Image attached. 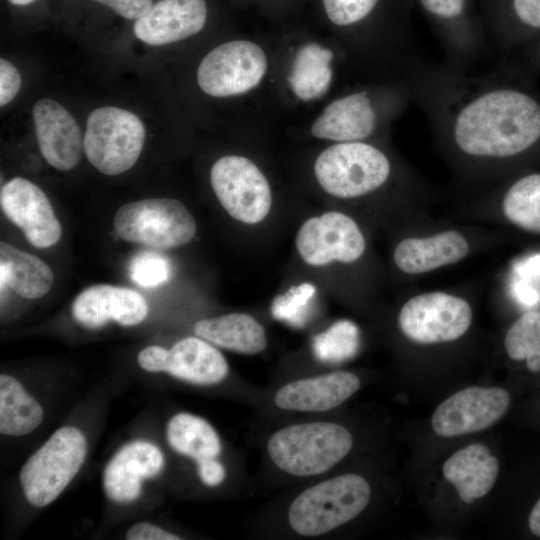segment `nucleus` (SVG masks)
<instances>
[{"instance_id":"nucleus-27","label":"nucleus","mask_w":540,"mask_h":540,"mask_svg":"<svg viewBox=\"0 0 540 540\" xmlns=\"http://www.w3.org/2000/svg\"><path fill=\"white\" fill-rule=\"evenodd\" d=\"M334 53L316 43L302 46L297 52L288 82L294 94L308 101L322 97L329 89L333 70Z\"/></svg>"},{"instance_id":"nucleus-22","label":"nucleus","mask_w":540,"mask_h":540,"mask_svg":"<svg viewBox=\"0 0 540 540\" xmlns=\"http://www.w3.org/2000/svg\"><path fill=\"white\" fill-rule=\"evenodd\" d=\"M491 217L540 235V173H530L500 187L493 186L478 203Z\"/></svg>"},{"instance_id":"nucleus-21","label":"nucleus","mask_w":540,"mask_h":540,"mask_svg":"<svg viewBox=\"0 0 540 540\" xmlns=\"http://www.w3.org/2000/svg\"><path fill=\"white\" fill-rule=\"evenodd\" d=\"M164 466V456L153 443L130 442L119 449L103 471L106 496L116 503H130L139 498L142 481L158 475Z\"/></svg>"},{"instance_id":"nucleus-26","label":"nucleus","mask_w":540,"mask_h":540,"mask_svg":"<svg viewBox=\"0 0 540 540\" xmlns=\"http://www.w3.org/2000/svg\"><path fill=\"white\" fill-rule=\"evenodd\" d=\"M53 280L52 270L43 260L7 242L0 243L1 291L7 285L23 298L37 299L50 291Z\"/></svg>"},{"instance_id":"nucleus-18","label":"nucleus","mask_w":540,"mask_h":540,"mask_svg":"<svg viewBox=\"0 0 540 540\" xmlns=\"http://www.w3.org/2000/svg\"><path fill=\"white\" fill-rule=\"evenodd\" d=\"M33 121L46 162L60 171L76 167L84 147L81 130L72 114L56 101L45 98L35 103Z\"/></svg>"},{"instance_id":"nucleus-5","label":"nucleus","mask_w":540,"mask_h":540,"mask_svg":"<svg viewBox=\"0 0 540 540\" xmlns=\"http://www.w3.org/2000/svg\"><path fill=\"white\" fill-rule=\"evenodd\" d=\"M86 454L87 441L79 429H57L21 468L19 479L27 501L39 508L51 504L79 472Z\"/></svg>"},{"instance_id":"nucleus-35","label":"nucleus","mask_w":540,"mask_h":540,"mask_svg":"<svg viewBox=\"0 0 540 540\" xmlns=\"http://www.w3.org/2000/svg\"><path fill=\"white\" fill-rule=\"evenodd\" d=\"M115 15L135 21L143 16L152 6L154 0H88Z\"/></svg>"},{"instance_id":"nucleus-2","label":"nucleus","mask_w":540,"mask_h":540,"mask_svg":"<svg viewBox=\"0 0 540 540\" xmlns=\"http://www.w3.org/2000/svg\"><path fill=\"white\" fill-rule=\"evenodd\" d=\"M409 172H400L390 155L369 141L337 142L323 150L314 164L321 188L341 199L369 196L390 184L395 176Z\"/></svg>"},{"instance_id":"nucleus-8","label":"nucleus","mask_w":540,"mask_h":540,"mask_svg":"<svg viewBox=\"0 0 540 540\" xmlns=\"http://www.w3.org/2000/svg\"><path fill=\"white\" fill-rule=\"evenodd\" d=\"M145 137V127L134 113L118 107H101L88 116L84 152L101 173L119 175L137 162Z\"/></svg>"},{"instance_id":"nucleus-4","label":"nucleus","mask_w":540,"mask_h":540,"mask_svg":"<svg viewBox=\"0 0 540 540\" xmlns=\"http://www.w3.org/2000/svg\"><path fill=\"white\" fill-rule=\"evenodd\" d=\"M371 495L365 478L344 474L305 489L288 511L291 528L303 536L325 534L355 518Z\"/></svg>"},{"instance_id":"nucleus-10","label":"nucleus","mask_w":540,"mask_h":540,"mask_svg":"<svg viewBox=\"0 0 540 540\" xmlns=\"http://www.w3.org/2000/svg\"><path fill=\"white\" fill-rule=\"evenodd\" d=\"M210 182L218 201L235 220L257 224L269 214L270 185L250 159L239 155L219 158L211 168Z\"/></svg>"},{"instance_id":"nucleus-30","label":"nucleus","mask_w":540,"mask_h":540,"mask_svg":"<svg viewBox=\"0 0 540 540\" xmlns=\"http://www.w3.org/2000/svg\"><path fill=\"white\" fill-rule=\"evenodd\" d=\"M503 345L508 357L525 361L528 370L540 372V310H529L509 327Z\"/></svg>"},{"instance_id":"nucleus-29","label":"nucleus","mask_w":540,"mask_h":540,"mask_svg":"<svg viewBox=\"0 0 540 540\" xmlns=\"http://www.w3.org/2000/svg\"><path fill=\"white\" fill-rule=\"evenodd\" d=\"M166 438L174 451L197 462L216 458L221 452L216 430L203 418L190 413L176 414L168 421Z\"/></svg>"},{"instance_id":"nucleus-16","label":"nucleus","mask_w":540,"mask_h":540,"mask_svg":"<svg viewBox=\"0 0 540 540\" xmlns=\"http://www.w3.org/2000/svg\"><path fill=\"white\" fill-rule=\"evenodd\" d=\"M510 405L508 392L499 387L471 386L444 400L434 411L431 425L442 437L485 430L500 420Z\"/></svg>"},{"instance_id":"nucleus-15","label":"nucleus","mask_w":540,"mask_h":540,"mask_svg":"<svg viewBox=\"0 0 540 540\" xmlns=\"http://www.w3.org/2000/svg\"><path fill=\"white\" fill-rule=\"evenodd\" d=\"M406 105L379 106L374 93L359 90L329 103L311 127L319 139L335 142L369 141L383 126L385 111L400 113Z\"/></svg>"},{"instance_id":"nucleus-34","label":"nucleus","mask_w":540,"mask_h":540,"mask_svg":"<svg viewBox=\"0 0 540 540\" xmlns=\"http://www.w3.org/2000/svg\"><path fill=\"white\" fill-rule=\"evenodd\" d=\"M130 277L136 284L150 288L166 282L170 275L168 260L157 253L143 251L135 255L130 263Z\"/></svg>"},{"instance_id":"nucleus-25","label":"nucleus","mask_w":540,"mask_h":540,"mask_svg":"<svg viewBox=\"0 0 540 540\" xmlns=\"http://www.w3.org/2000/svg\"><path fill=\"white\" fill-rule=\"evenodd\" d=\"M197 336L213 345L242 354H256L267 345L263 326L246 313L203 319L194 325Z\"/></svg>"},{"instance_id":"nucleus-14","label":"nucleus","mask_w":540,"mask_h":540,"mask_svg":"<svg viewBox=\"0 0 540 540\" xmlns=\"http://www.w3.org/2000/svg\"><path fill=\"white\" fill-rule=\"evenodd\" d=\"M137 361L145 371L166 372L197 385L219 383L229 371L221 352L199 336L183 338L170 349L147 346L139 352Z\"/></svg>"},{"instance_id":"nucleus-38","label":"nucleus","mask_w":540,"mask_h":540,"mask_svg":"<svg viewBox=\"0 0 540 540\" xmlns=\"http://www.w3.org/2000/svg\"><path fill=\"white\" fill-rule=\"evenodd\" d=\"M128 540H179L180 537L149 522H138L126 532Z\"/></svg>"},{"instance_id":"nucleus-9","label":"nucleus","mask_w":540,"mask_h":540,"mask_svg":"<svg viewBox=\"0 0 540 540\" xmlns=\"http://www.w3.org/2000/svg\"><path fill=\"white\" fill-rule=\"evenodd\" d=\"M440 41L445 63L468 70L492 52L471 0H416Z\"/></svg>"},{"instance_id":"nucleus-23","label":"nucleus","mask_w":540,"mask_h":540,"mask_svg":"<svg viewBox=\"0 0 540 540\" xmlns=\"http://www.w3.org/2000/svg\"><path fill=\"white\" fill-rule=\"evenodd\" d=\"M360 387L359 378L347 371L296 380L285 384L275 395L282 409L320 412L333 409L351 397Z\"/></svg>"},{"instance_id":"nucleus-41","label":"nucleus","mask_w":540,"mask_h":540,"mask_svg":"<svg viewBox=\"0 0 540 540\" xmlns=\"http://www.w3.org/2000/svg\"><path fill=\"white\" fill-rule=\"evenodd\" d=\"M12 7L27 8L35 4L38 0H6Z\"/></svg>"},{"instance_id":"nucleus-6","label":"nucleus","mask_w":540,"mask_h":540,"mask_svg":"<svg viewBox=\"0 0 540 540\" xmlns=\"http://www.w3.org/2000/svg\"><path fill=\"white\" fill-rule=\"evenodd\" d=\"M113 227L124 241L161 250L189 243L197 230L190 211L172 198H148L124 204L116 211Z\"/></svg>"},{"instance_id":"nucleus-17","label":"nucleus","mask_w":540,"mask_h":540,"mask_svg":"<svg viewBox=\"0 0 540 540\" xmlns=\"http://www.w3.org/2000/svg\"><path fill=\"white\" fill-rule=\"evenodd\" d=\"M0 204L32 246L49 248L59 241L60 222L46 194L33 182L22 177L7 181L1 187Z\"/></svg>"},{"instance_id":"nucleus-31","label":"nucleus","mask_w":540,"mask_h":540,"mask_svg":"<svg viewBox=\"0 0 540 540\" xmlns=\"http://www.w3.org/2000/svg\"><path fill=\"white\" fill-rule=\"evenodd\" d=\"M358 346V330L350 321L342 320L316 335L312 348L322 362L338 363L352 357Z\"/></svg>"},{"instance_id":"nucleus-11","label":"nucleus","mask_w":540,"mask_h":540,"mask_svg":"<svg viewBox=\"0 0 540 540\" xmlns=\"http://www.w3.org/2000/svg\"><path fill=\"white\" fill-rule=\"evenodd\" d=\"M268 61L264 50L249 40H233L211 50L197 69L201 90L213 97L247 93L264 78Z\"/></svg>"},{"instance_id":"nucleus-32","label":"nucleus","mask_w":540,"mask_h":540,"mask_svg":"<svg viewBox=\"0 0 540 540\" xmlns=\"http://www.w3.org/2000/svg\"><path fill=\"white\" fill-rule=\"evenodd\" d=\"M315 293L316 287L308 282L291 287L273 299L272 316L290 325L302 326L307 319L309 302Z\"/></svg>"},{"instance_id":"nucleus-1","label":"nucleus","mask_w":540,"mask_h":540,"mask_svg":"<svg viewBox=\"0 0 540 540\" xmlns=\"http://www.w3.org/2000/svg\"><path fill=\"white\" fill-rule=\"evenodd\" d=\"M467 71L417 56L401 73L454 180L491 188L509 164L540 142V102L507 81L501 67Z\"/></svg>"},{"instance_id":"nucleus-36","label":"nucleus","mask_w":540,"mask_h":540,"mask_svg":"<svg viewBox=\"0 0 540 540\" xmlns=\"http://www.w3.org/2000/svg\"><path fill=\"white\" fill-rule=\"evenodd\" d=\"M511 17L519 25L540 30V0H508Z\"/></svg>"},{"instance_id":"nucleus-33","label":"nucleus","mask_w":540,"mask_h":540,"mask_svg":"<svg viewBox=\"0 0 540 540\" xmlns=\"http://www.w3.org/2000/svg\"><path fill=\"white\" fill-rule=\"evenodd\" d=\"M383 0H322L328 20L341 28H354L373 18Z\"/></svg>"},{"instance_id":"nucleus-40","label":"nucleus","mask_w":540,"mask_h":540,"mask_svg":"<svg viewBox=\"0 0 540 540\" xmlns=\"http://www.w3.org/2000/svg\"><path fill=\"white\" fill-rule=\"evenodd\" d=\"M528 524L531 532L540 538V498L530 512Z\"/></svg>"},{"instance_id":"nucleus-13","label":"nucleus","mask_w":540,"mask_h":540,"mask_svg":"<svg viewBox=\"0 0 540 540\" xmlns=\"http://www.w3.org/2000/svg\"><path fill=\"white\" fill-rule=\"evenodd\" d=\"M295 244L301 258L311 266L357 262L367 247L358 223L339 211L306 220L297 232Z\"/></svg>"},{"instance_id":"nucleus-24","label":"nucleus","mask_w":540,"mask_h":540,"mask_svg":"<svg viewBox=\"0 0 540 540\" xmlns=\"http://www.w3.org/2000/svg\"><path fill=\"white\" fill-rule=\"evenodd\" d=\"M498 471V459L479 443L459 449L443 465L445 479L465 503L485 496L493 488Z\"/></svg>"},{"instance_id":"nucleus-12","label":"nucleus","mask_w":540,"mask_h":540,"mask_svg":"<svg viewBox=\"0 0 540 540\" xmlns=\"http://www.w3.org/2000/svg\"><path fill=\"white\" fill-rule=\"evenodd\" d=\"M477 248L470 230L444 227L405 236L395 245L392 260L402 274L418 278L464 261Z\"/></svg>"},{"instance_id":"nucleus-7","label":"nucleus","mask_w":540,"mask_h":540,"mask_svg":"<svg viewBox=\"0 0 540 540\" xmlns=\"http://www.w3.org/2000/svg\"><path fill=\"white\" fill-rule=\"evenodd\" d=\"M473 321V309L464 295L447 290L413 294L401 306L397 322L401 333L418 345L454 342Z\"/></svg>"},{"instance_id":"nucleus-3","label":"nucleus","mask_w":540,"mask_h":540,"mask_svg":"<svg viewBox=\"0 0 540 540\" xmlns=\"http://www.w3.org/2000/svg\"><path fill=\"white\" fill-rule=\"evenodd\" d=\"M353 438L342 425L312 422L284 427L268 440L267 450L274 464L294 476L321 474L351 450Z\"/></svg>"},{"instance_id":"nucleus-39","label":"nucleus","mask_w":540,"mask_h":540,"mask_svg":"<svg viewBox=\"0 0 540 540\" xmlns=\"http://www.w3.org/2000/svg\"><path fill=\"white\" fill-rule=\"evenodd\" d=\"M197 463L198 475L205 485L213 487L223 482L226 474L225 468L216 458Z\"/></svg>"},{"instance_id":"nucleus-37","label":"nucleus","mask_w":540,"mask_h":540,"mask_svg":"<svg viewBox=\"0 0 540 540\" xmlns=\"http://www.w3.org/2000/svg\"><path fill=\"white\" fill-rule=\"evenodd\" d=\"M21 87V76L17 68L6 59L0 60V105L14 99Z\"/></svg>"},{"instance_id":"nucleus-28","label":"nucleus","mask_w":540,"mask_h":540,"mask_svg":"<svg viewBox=\"0 0 540 540\" xmlns=\"http://www.w3.org/2000/svg\"><path fill=\"white\" fill-rule=\"evenodd\" d=\"M44 412L14 377L0 376V432L7 436H23L35 430L43 421Z\"/></svg>"},{"instance_id":"nucleus-19","label":"nucleus","mask_w":540,"mask_h":540,"mask_svg":"<svg viewBox=\"0 0 540 540\" xmlns=\"http://www.w3.org/2000/svg\"><path fill=\"white\" fill-rule=\"evenodd\" d=\"M148 310L147 302L139 292L109 284L86 288L72 304L73 318L88 329L101 328L109 321L134 326L146 318Z\"/></svg>"},{"instance_id":"nucleus-20","label":"nucleus","mask_w":540,"mask_h":540,"mask_svg":"<svg viewBox=\"0 0 540 540\" xmlns=\"http://www.w3.org/2000/svg\"><path fill=\"white\" fill-rule=\"evenodd\" d=\"M207 18L206 0H157L133 22V33L149 45L170 44L199 33Z\"/></svg>"}]
</instances>
